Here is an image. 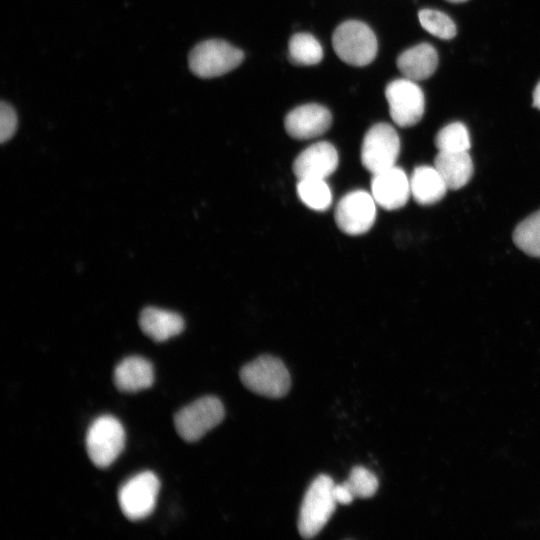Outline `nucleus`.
I'll return each mask as SVG.
<instances>
[{"instance_id": "f257e3e1", "label": "nucleus", "mask_w": 540, "mask_h": 540, "mask_svg": "<svg viewBox=\"0 0 540 540\" xmlns=\"http://www.w3.org/2000/svg\"><path fill=\"white\" fill-rule=\"evenodd\" d=\"M334 481L319 475L307 489L300 508L298 529L303 538L316 536L326 525L338 504L333 495Z\"/></svg>"}, {"instance_id": "f03ea898", "label": "nucleus", "mask_w": 540, "mask_h": 540, "mask_svg": "<svg viewBox=\"0 0 540 540\" xmlns=\"http://www.w3.org/2000/svg\"><path fill=\"white\" fill-rule=\"evenodd\" d=\"M332 46L336 55L352 66H366L377 54L378 44L374 32L365 23L348 20L333 32Z\"/></svg>"}, {"instance_id": "7ed1b4c3", "label": "nucleus", "mask_w": 540, "mask_h": 540, "mask_svg": "<svg viewBox=\"0 0 540 540\" xmlns=\"http://www.w3.org/2000/svg\"><path fill=\"white\" fill-rule=\"evenodd\" d=\"M240 378L249 390L269 398L285 396L291 386V377L283 362L270 355H262L245 364Z\"/></svg>"}, {"instance_id": "20e7f679", "label": "nucleus", "mask_w": 540, "mask_h": 540, "mask_svg": "<svg viewBox=\"0 0 540 540\" xmlns=\"http://www.w3.org/2000/svg\"><path fill=\"white\" fill-rule=\"evenodd\" d=\"M244 59V53L230 43L210 39L198 43L190 52L188 64L191 72L200 78H214L235 69Z\"/></svg>"}, {"instance_id": "39448f33", "label": "nucleus", "mask_w": 540, "mask_h": 540, "mask_svg": "<svg viewBox=\"0 0 540 540\" xmlns=\"http://www.w3.org/2000/svg\"><path fill=\"white\" fill-rule=\"evenodd\" d=\"M124 445V428L120 421L111 415L96 418L87 430V454L99 468L110 466L121 454Z\"/></svg>"}, {"instance_id": "423d86ee", "label": "nucleus", "mask_w": 540, "mask_h": 540, "mask_svg": "<svg viewBox=\"0 0 540 540\" xmlns=\"http://www.w3.org/2000/svg\"><path fill=\"white\" fill-rule=\"evenodd\" d=\"M225 412L222 402L205 396L179 410L174 417L178 435L187 442H195L219 425Z\"/></svg>"}, {"instance_id": "0eeeda50", "label": "nucleus", "mask_w": 540, "mask_h": 540, "mask_svg": "<svg viewBox=\"0 0 540 540\" xmlns=\"http://www.w3.org/2000/svg\"><path fill=\"white\" fill-rule=\"evenodd\" d=\"M399 153L400 139L390 124L377 123L366 132L361 146V161L372 174L395 166Z\"/></svg>"}, {"instance_id": "6e6552de", "label": "nucleus", "mask_w": 540, "mask_h": 540, "mask_svg": "<svg viewBox=\"0 0 540 540\" xmlns=\"http://www.w3.org/2000/svg\"><path fill=\"white\" fill-rule=\"evenodd\" d=\"M160 482L151 471L128 479L119 489L118 501L124 516L131 521L148 517L154 510Z\"/></svg>"}, {"instance_id": "1a4fd4ad", "label": "nucleus", "mask_w": 540, "mask_h": 540, "mask_svg": "<svg viewBox=\"0 0 540 540\" xmlns=\"http://www.w3.org/2000/svg\"><path fill=\"white\" fill-rule=\"evenodd\" d=\"M392 120L400 127L417 124L425 111V98L417 83L408 78L391 81L385 89Z\"/></svg>"}, {"instance_id": "9d476101", "label": "nucleus", "mask_w": 540, "mask_h": 540, "mask_svg": "<svg viewBox=\"0 0 540 540\" xmlns=\"http://www.w3.org/2000/svg\"><path fill=\"white\" fill-rule=\"evenodd\" d=\"M376 218V202L368 192L355 190L347 193L338 202L335 221L341 231L348 235L366 233Z\"/></svg>"}, {"instance_id": "9b49d317", "label": "nucleus", "mask_w": 540, "mask_h": 540, "mask_svg": "<svg viewBox=\"0 0 540 540\" xmlns=\"http://www.w3.org/2000/svg\"><path fill=\"white\" fill-rule=\"evenodd\" d=\"M371 194L379 206L386 210H396L403 207L410 195V179L396 165L373 174Z\"/></svg>"}, {"instance_id": "f8f14e48", "label": "nucleus", "mask_w": 540, "mask_h": 540, "mask_svg": "<svg viewBox=\"0 0 540 540\" xmlns=\"http://www.w3.org/2000/svg\"><path fill=\"white\" fill-rule=\"evenodd\" d=\"M330 111L319 104L309 103L290 111L284 120L287 134L295 139H311L324 134L331 126Z\"/></svg>"}, {"instance_id": "ddd939ff", "label": "nucleus", "mask_w": 540, "mask_h": 540, "mask_svg": "<svg viewBox=\"0 0 540 540\" xmlns=\"http://www.w3.org/2000/svg\"><path fill=\"white\" fill-rule=\"evenodd\" d=\"M338 166L336 148L327 141L316 142L303 150L293 163V172L301 179H326Z\"/></svg>"}, {"instance_id": "4468645a", "label": "nucleus", "mask_w": 540, "mask_h": 540, "mask_svg": "<svg viewBox=\"0 0 540 540\" xmlns=\"http://www.w3.org/2000/svg\"><path fill=\"white\" fill-rule=\"evenodd\" d=\"M438 66V54L429 43H420L403 51L397 58L400 73L415 82L431 77Z\"/></svg>"}, {"instance_id": "2eb2a0df", "label": "nucleus", "mask_w": 540, "mask_h": 540, "mask_svg": "<svg viewBox=\"0 0 540 540\" xmlns=\"http://www.w3.org/2000/svg\"><path fill=\"white\" fill-rule=\"evenodd\" d=\"M113 379L118 390L134 393L147 389L153 384L154 369L147 359L130 356L115 367Z\"/></svg>"}, {"instance_id": "dca6fc26", "label": "nucleus", "mask_w": 540, "mask_h": 540, "mask_svg": "<svg viewBox=\"0 0 540 540\" xmlns=\"http://www.w3.org/2000/svg\"><path fill=\"white\" fill-rule=\"evenodd\" d=\"M139 326L152 340L162 342L180 334L184 329L183 318L175 312L147 307L139 317Z\"/></svg>"}, {"instance_id": "f3484780", "label": "nucleus", "mask_w": 540, "mask_h": 540, "mask_svg": "<svg viewBox=\"0 0 540 540\" xmlns=\"http://www.w3.org/2000/svg\"><path fill=\"white\" fill-rule=\"evenodd\" d=\"M434 167L438 170L448 189H459L465 186L473 174V162L468 151H439L434 159Z\"/></svg>"}, {"instance_id": "a211bd4d", "label": "nucleus", "mask_w": 540, "mask_h": 540, "mask_svg": "<svg viewBox=\"0 0 540 540\" xmlns=\"http://www.w3.org/2000/svg\"><path fill=\"white\" fill-rule=\"evenodd\" d=\"M409 179L411 195L421 205H431L440 201L448 189L434 165L416 167Z\"/></svg>"}, {"instance_id": "6ab92c4d", "label": "nucleus", "mask_w": 540, "mask_h": 540, "mask_svg": "<svg viewBox=\"0 0 540 540\" xmlns=\"http://www.w3.org/2000/svg\"><path fill=\"white\" fill-rule=\"evenodd\" d=\"M288 57L294 65H315L321 62L323 49L313 35L309 33H296L289 40Z\"/></svg>"}, {"instance_id": "aec40b11", "label": "nucleus", "mask_w": 540, "mask_h": 540, "mask_svg": "<svg viewBox=\"0 0 540 540\" xmlns=\"http://www.w3.org/2000/svg\"><path fill=\"white\" fill-rule=\"evenodd\" d=\"M297 193L306 206L316 211H324L332 203V193L325 179H301L297 184Z\"/></svg>"}, {"instance_id": "412c9836", "label": "nucleus", "mask_w": 540, "mask_h": 540, "mask_svg": "<svg viewBox=\"0 0 540 540\" xmlns=\"http://www.w3.org/2000/svg\"><path fill=\"white\" fill-rule=\"evenodd\" d=\"M513 241L527 255L540 257V210L516 226Z\"/></svg>"}, {"instance_id": "4be33fe9", "label": "nucleus", "mask_w": 540, "mask_h": 540, "mask_svg": "<svg viewBox=\"0 0 540 540\" xmlns=\"http://www.w3.org/2000/svg\"><path fill=\"white\" fill-rule=\"evenodd\" d=\"M434 143L438 151L445 152L468 151L471 146L469 131L461 122H452L440 129Z\"/></svg>"}, {"instance_id": "5701e85b", "label": "nucleus", "mask_w": 540, "mask_h": 540, "mask_svg": "<svg viewBox=\"0 0 540 540\" xmlns=\"http://www.w3.org/2000/svg\"><path fill=\"white\" fill-rule=\"evenodd\" d=\"M418 18L423 29L437 38L449 40L457 33L453 20L441 11L422 9L418 13Z\"/></svg>"}, {"instance_id": "b1692460", "label": "nucleus", "mask_w": 540, "mask_h": 540, "mask_svg": "<svg viewBox=\"0 0 540 540\" xmlns=\"http://www.w3.org/2000/svg\"><path fill=\"white\" fill-rule=\"evenodd\" d=\"M344 483L348 486L355 498H370L378 489L377 477L370 470L362 466L352 468L349 478Z\"/></svg>"}, {"instance_id": "393cba45", "label": "nucleus", "mask_w": 540, "mask_h": 540, "mask_svg": "<svg viewBox=\"0 0 540 540\" xmlns=\"http://www.w3.org/2000/svg\"><path fill=\"white\" fill-rule=\"evenodd\" d=\"M17 128V115L13 107L2 101L0 104V140L1 143L8 141Z\"/></svg>"}, {"instance_id": "a878e982", "label": "nucleus", "mask_w": 540, "mask_h": 540, "mask_svg": "<svg viewBox=\"0 0 540 540\" xmlns=\"http://www.w3.org/2000/svg\"><path fill=\"white\" fill-rule=\"evenodd\" d=\"M333 495L337 503L339 504H350L355 498L345 483L334 484Z\"/></svg>"}, {"instance_id": "bb28decb", "label": "nucleus", "mask_w": 540, "mask_h": 540, "mask_svg": "<svg viewBox=\"0 0 540 540\" xmlns=\"http://www.w3.org/2000/svg\"><path fill=\"white\" fill-rule=\"evenodd\" d=\"M533 106L540 110V81L533 91Z\"/></svg>"}, {"instance_id": "cd10ccee", "label": "nucleus", "mask_w": 540, "mask_h": 540, "mask_svg": "<svg viewBox=\"0 0 540 540\" xmlns=\"http://www.w3.org/2000/svg\"><path fill=\"white\" fill-rule=\"evenodd\" d=\"M448 2H451V3H462V2H466L468 0H446Z\"/></svg>"}]
</instances>
